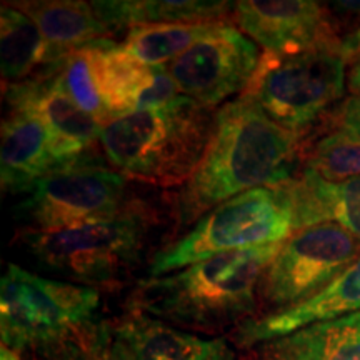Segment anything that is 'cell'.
<instances>
[{
	"mask_svg": "<svg viewBox=\"0 0 360 360\" xmlns=\"http://www.w3.org/2000/svg\"><path fill=\"white\" fill-rule=\"evenodd\" d=\"M304 135L283 129L247 94L219 107L199 167L172 197V220L186 229L222 202L294 179Z\"/></svg>",
	"mask_w": 360,
	"mask_h": 360,
	"instance_id": "obj_1",
	"label": "cell"
},
{
	"mask_svg": "<svg viewBox=\"0 0 360 360\" xmlns=\"http://www.w3.org/2000/svg\"><path fill=\"white\" fill-rule=\"evenodd\" d=\"M282 245L225 252L167 276L143 278L130 295V309L187 332L237 328L257 317L262 276Z\"/></svg>",
	"mask_w": 360,
	"mask_h": 360,
	"instance_id": "obj_2",
	"label": "cell"
},
{
	"mask_svg": "<svg viewBox=\"0 0 360 360\" xmlns=\"http://www.w3.org/2000/svg\"><path fill=\"white\" fill-rule=\"evenodd\" d=\"M101 294L8 264L0 282V337L24 360H89L105 335Z\"/></svg>",
	"mask_w": 360,
	"mask_h": 360,
	"instance_id": "obj_3",
	"label": "cell"
},
{
	"mask_svg": "<svg viewBox=\"0 0 360 360\" xmlns=\"http://www.w3.org/2000/svg\"><path fill=\"white\" fill-rule=\"evenodd\" d=\"M215 112L180 96L164 109L114 117L101 129L103 157L127 179L186 186L212 137Z\"/></svg>",
	"mask_w": 360,
	"mask_h": 360,
	"instance_id": "obj_4",
	"label": "cell"
},
{
	"mask_svg": "<svg viewBox=\"0 0 360 360\" xmlns=\"http://www.w3.org/2000/svg\"><path fill=\"white\" fill-rule=\"evenodd\" d=\"M299 232L292 179L252 188L222 202L186 236L152 257L148 277H160L225 252L283 244Z\"/></svg>",
	"mask_w": 360,
	"mask_h": 360,
	"instance_id": "obj_5",
	"label": "cell"
},
{
	"mask_svg": "<svg viewBox=\"0 0 360 360\" xmlns=\"http://www.w3.org/2000/svg\"><path fill=\"white\" fill-rule=\"evenodd\" d=\"M155 219L134 199L112 217L58 229H22L20 242L44 267L89 285H105L141 262Z\"/></svg>",
	"mask_w": 360,
	"mask_h": 360,
	"instance_id": "obj_6",
	"label": "cell"
},
{
	"mask_svg": "<svg viewBox=\"0 0 360 360\" xmlns=\"http://www.w3.org/2000/svg\"><path fill=\"white\" fill-rule=\"evenodd\" d=\"M347 74L349 60L342 44L285 57L262 52L245 94L274 122L304 135L332 103L344 97Z\"/></svg>",
	"mask_w": 360,
	"mask_h": 360,
	"instance_id": "obj_7",
	"label": "cell"
},
{
	"mask_svg": "<svg viewBox=\"0 0 360 360\" xmlns=\"http://www.w3.org/2000/svg\"><path fill=\"white\" fill-rule=\"evenodd\" d=\"M130 199L127 177L89 155L62 165L17 204L19 219L30 231H58L117 215Z\"/></svg>",
	"mask_w": 360,
	"mask_h": 360,
	"instance_id": "obj_8",
	"label": "cell"
},
{
	"mask_svg": "<svg viewBox=\"0 0 360 360\" xmlns=\"http://www.w3.org/2000/svg\"><path fill=\"white\" fill-rule=\"evenodd\" d=\"M360 257V240L335 222L317 224L283 242L265 269L260 300L277 310L294 307L330 285Z\"/></svg>",
	"mask_w": 360,
	"mask_h": 360,
	"instance_id": "obj_9",
	"label": "cell"
},
{
	"mask_svg": "<svg viewBox=\"0 0 360 360\" xmlns=\"http://www.w3.org/2000/svg\"><path fill=\"white\" fill-rule=\"evenodd\" d=\"M257 44L229 24L220 22L204 39L169 64V74L180 96L217 110L233 96L250 87L259 69Z\"/></svg>",
	"mask_w": 360,
	"mask_h": 360,
	"instance_id": "obj_10",
	"label": "cell"
},
{
	"mask_svg": "<svg viewBox=\"0 0 360 360\" xmlns=\"http://www.w3.org/2000/svg\"><path fill=\"white\" fill-rule=\"evenodd\" d=\"M232 19L267 56H295L342 44L327 8L312 0H240Z\"/></svg>",
	"mask_w": 360,
	"mask_h": 360,
	"instance_id": "obj_11",
	"label": "cell"
},
{
	"mask_svg": "<svg viewBox=\"0 0 360 360\" xmlns=\"http://www.w3.org/2000/svg\"><path fill=\"white\" fill-rule=\"evenodd\" d=\"M4 98L8 107L25 109L47 125L53 141V152L60 165L82 157L97 155L102 125L84 112L62 87L53 64L20 84L4 87Z\"/></svg>",
	"mask_w": 360,
	"mask_h": 360,
	"instance_id": "obj_12",
	"label": "cell"
},
{
	"mask_svg": "<svg viewBox=\"0 0 360 360\" xmlns=\"http://www.w3.org/2000/svg\"><path fill=\"white\" fill-rule=\"evenodd\" d=\"M87 47L98 94L112 119L130 112L164 109L179 101L180 92L169 65L143 64L112 39Z\"/></svg>",
	"mask_w": 360,
	"mask_h": 360,
	"instance_id": "obj_13",
	"label": "cell"
},
{
	"mask_svg": "<svg viewBox=\"0 0 360 360\" xmlns=\"http://www.w3.org/2000/svg\"><path fill=\"white\" fill-rule=\"evenodd\" d=\"M360 312V257L340 274L330 285L294 307L250 319L232 332V340L240 349L278 339L312 323L332 321Z\"/></svg>",
	"mask_w": 360,
	"mask_h": 360,
	"instance_id": "obj_14",
	"label": "cell"
},
{
	"mask_svg": "<svg viewBox=\"0 0 360 360\" xmlns=\"http://www.w3.org/2000/svg\"><path fill=\"white\" fill-rule=\"evenodd\" d=\"M62 167L53 152L52 135L37 115L8 107L2 120L0 180L4 193H30L39 180Z\"/></svg>",
	"mask_w": 360,
	"mask_h": 360,
	"instance_id": "obj_15",
	"label": "cell"
},
{
	"mask_svg": "<svg viewBox=\"0 0 360 360\" xmlns=\"http://www.w3.org/2000/svg\"><path fill=\"white\" fill-rule=\"evenodd\" d=\"M114 330L130 345L137 360H237L225 339L200 337L135 310Z\"/></svg>",
	"mask_w": 360,
	"mask_h": 360,
	"instance_id": "obj_16",
	"label": "cell"
},
{
	"mask_svg": "<svg viewBox=\"0 0 360 360\" xmlns=\"http://www.w3.org/2000/svg\"><path fill=\"white\" fill-rule=\"evenodd\" d=\"M245 354V360H360V312L312 323Z\"/></svg>",
	"mask_w": 360,
	"mask_h": 360,
	"instance_id": "obj_17",
	"label": "cell"
},
{
	"mask_svg": "<svg viewBox=\"0 0 360 360\" xmlns=\"http://www.w3.org/2000/svg\"><path fill=\"white\" fill-rule=\"evenodd\" d=\"M12 4L37 24L51 47L52 64L90 44L110 39L112 35V30L103 24L92 2L42 0Z\"/></svg>",
	"mask_w": 360,
	"mask_h": 360,
	"instance_id": "obj_18",
	"label": "cell"
},
{
	"mask_svg": "<svg viewBox=\"0 0 360 360\" xmlns=\"http://www.w3.org/2000/svg\"><path fill=\"white\" fill-rule=\"evenodd\" d=\"M112 34L152 24L227 22L236 2L219 0H102L92 2Z\"/></svg>",
	"mask_w": 360,
	"mask_h": 360,
	"instance_id": "obj_19",
	"label": "cell"
},
{
	"mask_svg": "<svg viewBox=\"0 0 360 360\" xmlns=\"http://www.w3.org/2000/svg\"><path fill=\"white\" fill-rule=\"evenodd\" d=\"M292 187L299 231L335 222L360 240V177L332 184L312 170L300 169Z\"/></svg>",
	"mask_w": 360,
	"mask_h": 360,
	"instance_id": "obj_20",
	"label": "cell"
},
{
	"mask_svg": "<svg viewBox=\"0 0 360 360\" xmlns=\"http://www.w3.org/2000/svg\"><path fill=\"white\" fill-rule=\"evenodd\" d=\"M52 64L51 47L37 24L12 2L0 11V67L4 85L20 84Z\"/></svg>",
	"mask_w": 360,
	"mask_h": 360,
	"instance_id": "obj_21",
	"label": "cell"
},
{
	"mask_svg": "<svg viewBox=\"0 0 360 360\" xmlns=\"http://www.w3.org/2000/svg\"><path fill=\"white\" fill-rule=\"evenodd\" d=\"M220 22L205 24H152L134 27L127 32L122 47L143 64L159 67L172 64Z\"/></svg>",
	"mask_w": 360,
	"mask_h": 360,
	"instance_id": "obj_22",
	"label": "cell"
},
{
	"mask_svg": "<svg viewBox=\"0 0 360 360\" xmlns=\"http://www.w3.org/2000/svg\"><path fill=\"white\" fill-rule=\"evenodd\" d=\"M304 167L332 184L360 177V137L335 129L302 148Z\"/></svg>",
	"mask_w": 360,
	"mask_h": 360,
	"instance_id": "obj_23",
	"label": "cell"
},
{
	"mask_svg": "<svg viewBox=\"0 0 360 360\" xmlns=\"http://www.w3.org/2000/svg\"><path fill=\"white\" fill-rule=\"evenodd\" d=\"M53 67H56L62 87L69 94L72 101L84 112L92 115L101 125L109 122L112 115L98 94L89 47L72 52L58 62H53Z\"/></svg>",
	"mask_w": 360,
	"mask_h": 360,
	"instance_id": "obj_24",
	"label": "cell"
},
{
	"mask_svg": "<svg viewBox=\"0 0 360 360\" xmlns=\"http://www.w3.org/2000/svg\"><path fill=\"white\" fill-rule=\"evenodd\" d=\"M89 360H137L130 345L120 337L114 328H107L105 335L96 352Z\"/></svg>",
	"mask_w": 360,
	"mask_h": 360,
	"instance_id": "obj_25",
	"label": "cell"
},
{
	"mask_svg": "<svg viewBox=\"0 0 360 360\" xmlns=\"http://www.w3.org/2000/svg\"><path fill=\"white\" fill-rule=\"evenodd\" d=\"M342 49L349 60L347 84L355 96H360V29L342 37Z\"/></svg>",
	"mask_w": 360,
	"mask_h": 360,
	"instance_id": "obj_26",
	"label": "cell"
},
{
	"mask_svg": "<svg viewBox=\"0 0 360 360\" xmlns=\"http://www.w3.org/2000/svg\"><path fill=\"white\" fill-rule=\"evenodd\" d=\"M334 127L344 129L360 137V96H352L337 107L334 112Z\"/></svg>",
	"mask_w": 360,
	"mask_h": 360,
	"instance_id": "obj_27",
	"label": "cell"
},
{
	"mask_svg": "<svg viewBox=\"0 0 360 360\" xmlns=\"http://www.w3.org/2000/svg\"><path fill=\"white\" fill-rule=\"evenodd\" d=\"M0 360H24L20 357L19 354L17 352H13L12 349H8V347H0Z\"/></svg>",
	"mask_w": 360,
	"mask_h": 360,
	"instance_id": "obj_28",
	"label": "cell"
}]
</instances>
